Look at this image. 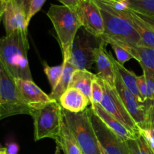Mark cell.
<instances>
[{
	"mask_svg": "<svg viewBox=\"0 0 154 154\" xmlns=\"http://www.w3.org/2000/svg\"><path fill=\"white\" fill-rule=\"evenodd\" d=\"M57 1L61 2L63 4V5L67 6V7L75 10V7L78 5L79 0H57Z\"/></svg>",
	"mask_w": 154,
	"mask_h": 154,
	"instance_id": "cell-33",
	"label": "cell"
},
{
	"mask_svg": "<svg viewBox=\"0 0 154 154\" xmlns=\"http://www.w3.org/2000/svg\"><path fill=\"white\" fill-rule=\"evenodd\" d=\"M104 91L102 88V84L100 80L98 78L95 81H93L92 84V90H91V97H90V103L91 105L94 104H100L103 99Z\"/></svg>",
	"mask_w": 154,
	"mask_h": 154,
	"instance_id": "cell-28",
	"label": "cell"
},
{
	"mask_svg": "<svg viewBox=\"0 0 154 154\" xmlns=\"http://www.w3.org/2000/svg\"><path fill=\"white\" fill-rule=\"evenodd\" d=\"M63 108L57 101L47 104L43 108L32 111L34 121V138L38 141L44 138L57 141L63 120Z\"/></svg>",
	"mask_w": 154,
	"mask_h": 154,
	"instance_id": "cell-5",
	"label": "cell"
},
{
	"mask_svg": "<svg viewBox=\"0 0 154 154\" xmlns=\"http://www.w3.org/2000/svg\"><path fill=\"white\" fill-rule=\"evenodd\" d=\"M0 109L3 118L17 114H31L21 99L15 81L0 58Z\"/></svg>",
	"mask_w": 154,
	"mask_h": 154,
	"instance_id": "cell-6",
	"label": "cell"
},
{
	"mask_svg": "<svg viewBox=\"0 0 154 154\" xmlns=\"http://www.w3.org/2000/svg\"><path fill=\"white\" fill-rule=\"evenodd\" d=\"M138 89L146 111H149L154 102V78L143 73L137 77Z\"/></svg>",
	"mask_w": 154,
	"mask_h": 154,
	"instance_id": "cell-22",
	"label": "cell"
},
{
	"mask_svg": "<svg viewBox=\"0 0 154 154\" xmlns=\"http://www.w3.org/2000/svg\"><path fill=\"white\" fill-rule=\"evenodd\" d=\"M124 10L130 19L135 29L139 35L141 46L154 49V26L144 20L129 8H125Z\"/></svg>",
	"mask_w": 154,
	"mask_h": 154,
	"instance_id": "cell-17",
	"label": "cell"
},
{
	"mask_svg": "<svg viewBox=\"0 0 154 154\" xmlns=\"http://www.w3.org/2000/svg\"><path fill=\"white\" fill-rule=\"evenodd\" d=\"M115 72L116 76L114 87H115L116 90L118 93L129 114L135 120L136 124L139 127V129H141L147 123V114L145 107L125 86L116 68Z\"/></svg>",
	"mask_w": 154,
	"mask_h": 154,
	"instance_id": "cell-11",
	"label": "cell"
},
{
	"mask_svg": "<svg viewBox=\"0 0 154 154\" xmlns=\"http://www.w3.org/2000/svg\"><path fill=\"white\" fill-rule=\"evenodd\" d=\"M113 63H114V65L115 66L117 71L120 74V78H121L122 81H123L125 86L136 97V99L141 103L143 104L142 99H141L139 89H138V82H137V77L138 76L133 72H131V71L128 70L123 65L118 63L117 61V60H115L114 58V57H113Z\"/></svg>",
	"mask_w": 154,
	"mask_h": 154,
	"instance_id": "cell-23",
	"label": "cell"
},
{
	"mask_svg": "<svg viewBox=\"0 0 154 154\" xmlns=\"http://www.w3.org/2000/svg\"><path fill=\"white\" fill-rule=\"evenodd\" d=\"M125 5L154 25V0H125Z\"/></svg>",
	"mask_w": 154,
	"mask_h": 154,
	"instance_id": "cell-21",
	"label": "cell"
},
{
	"mask_svg": "<svg viewBox=\"0 0 154 154\" xmlns=\"http://www.w3.org/2000/svg\"><path fill=\"white\" fill-rule=\"evenodd\" d=\"M103 17L105 32L101 38L108 45L113 42L123 48L141 46L139 35L124 9L119 10L105 0H94Z\"/></svg>",
	"mask_w": 154,
	"mask_h": 154,
	"instance_id": "cell-1",
	"label": "cell"
},
{
	"mask_svg": "<svg viewBox=\"0 0 154 154\" xmlns=\"http://www.w3.org/2000/svg\"><path fill=\"white\" fill-rule=\"evenodd\" d=\"M91 108L93 112L99 117V118L106 125L107 127L114 132L120 140L126 141L129 139H133L138 137L140 134H137L128 129L126 126L120 123L119 120L114 118L113 116L108 114L99 104L91 105Z\"/></svg>",
	"mask_w": 154,
	"mask_h": 154,
	"instance_id": "cell-15",
	"label": "cell"
},
{
	"mask_svg": "<svg viewBox=\"0 0 154 154\" xmlns=\"http://www.w3.org/2000/svg\"><path fill=\"white\" fill-rule=\"evenodd\" d=\"M45 2H46V0H32L28 14H27V23H28V25L29 24L32 18L41 10Z\"/></svg>",
	"mask_w": 154,
	"mask_h": 154,
	"instance_id": "cell-30",
	"label": "cell"
},
{
	"mask_svg": "<svg viewBox=\"0 0 154 154\" xmlns=\"http://www.w3.org/2000/svg\"><path fill=\"white\" fill-rule=\"evenodd\" d=\"M108 45H111V48H113L114 53H115L116 57H117V61L120 63V64L124 65V63H126V62L129 61L131 59H133V57L129 54V51L123 48L122 46L119 45L118 44L110 42H108Z\"/></svg>",
	"mask_w": 154,
	"mask_h": 154,
	"instance_id": "cell-27",
	"label": "cell"
},
{
	"mask_svg": "<svg viewBox=\"0 0 154 154\" xmlns=\"http://www.w3.org/2000/svg\"><path fill=\"white\" fill-rule=\"evenodd\" d=\"M63 63L64 64V68H63L61 78L57 84V87L54 90H51V94L49 95L51 99L58 102L62 95L66 91V90L69 88V84H70L72 75L75 71L76 70L68 60H63Z\"/></svg>",
	"mask_w": 154,
	"mask_h": 154,
	"instance_id": "cell-24",
	"label": "cell"
},
{
	"mask_svg": "<svg viewBox=\"0 0 154 154\" xmlns=\"http://www.w3.org/2000/svg\"><path fill=\"white\" fill-rule=\"evenodd\" d=\"M129 154H154L142 135L126 141Z\"/></svg>",
	"mask_w": 154,
	"mask_h": 154,
	"instance_id": "cell-25",
	"label": "cell"
},
{
	"mask_svg": "<svg viewBox=\"0 0 154 154\" xmlns=\"http://www.w3.org/2000/svg\"><path fill=\"white\" fill-rule=\"evenodd\" d=\"M152 25H153V24H152ZM153 26H154V25H153Z\"/></svg>",
	"mask_w": 154,
	"mask_h": 154,
	"instance_id": "cell-41",
	"label": "cell"
},
{
	"mask_svg": "<svg viewBox=\"0 0 154 154\" xmlns=\"http://www.w3.org/2000/svg\"><path fill=\"white\" fill-rule=\"evenodd\" d=\"M108 1L111 2H123L125 0H108Z\"/></svg>",
	"mask_w": 154,
	"mask_h": 154,
	"instance_id": "cell-39",
	"label": "cell"
},
{
	"mask_svg": "<svg viewBox=\"0 0 154 154\" xmlns=\"http://www.w3.org/2000/svg\"><path fill=\"white\" fill-rule=\"evenodd\" d=\"M43 66L44 72H45L48 81H49L51 90H53L57 87V84H58L60 78H61L62 75H63V68H64V64L62 63L61 65H59V66H50L45 62H44Z\"/></svg>",
	"mask_w": 154,
	"mask_h": 154,
	"instance_id": "cell-26",
	"label": "cell"
},
{
	"mask_svg": "<svg viewBox=\"0 0 154 154\" xmlns=\"http://www.w3.org/2000/svg\"><path fill=\"white\" fill-rule=\"evenodd\" d=\"M97 78L96 74L92 73L89 70L76 69L72 75L69 88H75L82 92L90 99L91 97L92 84Z\"/></svg>",
	"mask_w": 154,
	"mask_h": 154,
	"instance_id": "cell-19",
	"label": "cell"
},
{
	"mask_svg": "<svg viewBox=\"0 0 154 154\" xmlns=\"http://www.w3.org/2000/svg\"><path fill=\"white\" fill-rule=\"evenodd\" d=\"M140 134L145 139L154 153V123H149L140 129Z\"/></svg>",
	"mask_w": 154,
	"mask_h": 154,
	"instance_id": "cell-29",
	"label": "cell"
},
{
	"mask_svg": "<svg viewBox=\"0 0 154 154\" xmlns=\"http://www.w3.org/2000/svg\"><path fill=\"white\" fill-rule=\"evenodd\" d=\"M5 5L6 0H0V23L2 20L5 9Z\"/></svg>",
	"mask_w": 154,
	"mask_h": 154,
	"instance_id": "cell-35",
	"label": "cell"
},
{
	"mask_svg": "<svg viewBox=\"0 0 154 154\" xmlns=\"http://www.w3.org/2000/svg\"><path fill=\"white\" fill-rule=\"evenodd\" d=\"M28 32H16L0 38V58L14 78L32 81L28 61Z\"/></svg>",
	"mask_w": 154,
	"mask_h": 154,
	"instance_id": "cell-2",
	"label": "cell"
},
{
	"mask_svg": "<svg viewBox=\"0 0 154 154\" xmlns=\"http://www.w3.org/2000/svg\"><path fill=\"white\" fill-rule=\"evenodd\" d=\"M91 108V107H90ZM90 120L101 147L108 154H129L126 141L111 132L97 115L90 110Z\"/></svg>",
	"mask_w": 154,
	"mask_h": 154,
	"instance_id": "cell-10",
	"label": "cell"
},
{
	"mask_svg": "<svg viewBox=\"0 0 154 154\" xmlns=\"http://www.w3.org/2000/svg\"><path fill=\"white\" fill-rule=\"evenodd\" d=\"M11 1L13 2L19 8H20L26 14V15L28 14L29 9L30 3H31L32 0H11Z\"/></svg>",
	"mask_w": 154,
	"mask_h": 154,
	"instance_id": "cell-31",
	"label": "cell"
},
{
	"mask_svg": "<svg viewBox=\"0 0 154 154\" xmlns=\"http://www.w3.org/2000/svg\"><path fill=\"white\" fill-rule=\"evenodd\" d=\"M2 113H1V111H0V120H2Z\"/></svg>",
	"mask_w": 154,
	"mask_h": 154,
	"instance_id": "cell-40",
	"label": "cell"
},
{
	"mask_svg": "<svg viewBox=\"0 0 154 154\" xmlns=\"http://www.w3.org/2000/svg\"><path fill=\"white\" fill-rule=\"evenodd\" d=\"M90 110L87 108L79 113L63 109L66 123L76 139L83 154H101L100 146L90 120Z\"/></svg>",
	"mask_w": 154,
	"mask_h": 154,
	"instance_id": "cell-4",
	"label": "cell"
},
{
	"mask_svg": "<svg viewBox=\"0 0 154 154\" xmlns=\"http://www.w3.org/2000/svg\"><path fill=\"white\" fill-rule=\"evenodd\" d=\"M154 123V102L151 108L147 111V123Z\"/></svg>",
	"mask_w": 154,
	"mask_h": 154,
	"instance_id": "cell-34",
	"label": "cell"
},
{
	"mask_svg": "<svg viewBox=\"0 0 154 154\" xmlns=\"http://www.w3.org/2000/svg\"><path fill=\"white\" fill-rule=\"evenodd\" d=\"M133 59L136 60L142 68L143 73L154 78V49L144 46L129 47L126 48Z\"/></svg>",
	"mask_w": 154,
	"mask_h": 154,
	"instance_id": "cell-18",
	"label": "cell"
},
{
	"mask_svg": "<svg viewBox=\"0 0 154 154\" xmlns=\"http://www.w3.org/2000/svg\"><path fill=\"white\" fill-rule=\"evenodd\" d=\"M0 154H8V153H6L5 148H1V147H0Z\"/></svg>",
	"mask_w": 154,
	"mask_h": 154,
	"instance_id": "cell-37",
	"label": "cell"
},
{
	"mask_svg": "<svg viewBox=\"0 0 154 154\" xmlns=\"http://www.w3.org/2000/svg\"><path fill=\"white\" fill-rule=\"evenodd\" d=\"M2 21L6 35H10L16 32H28L26 14L11 0H6Z\"/></svg>",
	"mask_w": 154,
	"mask_h": 154,
	"instance_id": "cell-14",
	"label": "cell"
},
{
	"mask_svg": "<svg viewBox=\"0 0 154 154\" xmlns=\"http://www.w3.org/2000/svg\"><path fill=\"white\" fill-rule=\"evenodd\" d=\"M102 42L101 38L93 35L84 29V31L78 32L75 37L68 61L75 69L89 70L95 63V50Z\"/></svg>",
	"mask_w": 154,
	"mask_h": 154,
	"instance_id": "cell-7",
	"label": "cell"
},
{
	"mask_svg": "<svg viewBox=\"0 0 154 154\" xmlns=\"http://www.w3.org/2000/svg\"><path fill=\"white\" fill-rule=\"evenodd\" d=\"M59 103L63 109L72 113H79L88 108L90 99L79 90L69 88L60 98Z\"/></svg>",
	"mask_w": 154,
	"mask_h": 154,
	"instance_id": "cell-16",
	"label": "cell"
},
{
	"mask_svg": "<svg viewBox=\"0 0 154 154\" xmlns=\"http://www.w3.org/2000/svg\"><path fill=\"white\" fill-rule=\"evenodd\" d=\"M14 81L21 99L31 110V113L34 110L40 109L47 104L55 101L38 87L33 81L21 78H14Z\"/></svg>",
	"mask_w": 154,
	"mask_h": 154,
	"instance_id": "cell-12",
	"label": "cell"
},
{
	"mask_svg": "<svg viewBox=\"0 0 154 154\" xmlns=\"http://www.w3.org/2000/svg\"><path fill=\"white\" fill-rule=\"evenodd\" d=\"M56 143L60 144L64 154H83L76 139L65 121L63 116L60 135L58 140L56 141Z\"/></svg>",
	"mask_w": 154,
	"mask_h": 154,
	"instance_id": "cell-20",
	"label": "cell"
},
{
	"mask_svg": "<svg viewBox=\"0 0 154 154\" xmlns=\"http://www.w3.org/2000/svg\"><path fill=\"white\" fill-rule=\"evenodd\" d=\"M99 146H100V150H101V154H108L106 153V152L105 151V150H104L103 148H102V147H101V145L99 144Z\"/></svg>",
	"mask_w": 154,
	"mask_h": 154,
	"instance_id": "cell-38",
	"label": "cell"
},
{
	"mask_svg": "<svg viewBox=\"0 0 154 154\" xmlns=\"http://www.w3.org/2000/svg\"><path fill=\"white\" fill-rule=\"evenodd\" d=\"M99 80L104 91L103 99L99 105L105 111L123 123L128 129L135 133L140 134L139 127L126 110L115 87H111L100 78Z\"/></svg>",
	"mask_w": 154,
	"mask_h": 154,
	"instance_id": "cell-8",
	"label": "cell"
},
{
	"mask_svg": "<svg viewBox=\"0 0 154 154\" xmlns=\"http://www.w3.org/2000/svg\"><path fill=\"white\" fill-rule=\"evenodd\" d=\"M47 15L57 33L63 60H69L74 41L82 27L81 21L73 9L65 5L52 4Z\"/></svg>",
	"mask_w": 154,
	"mask_h": 154,
	"instance_id": "cell-3",
	"label": "cell"
},
{
	"mask_svg": "<svg viewBox=\"0 0 154 154\" xmlns=\"http://www.w3.org/2000/svg\"><path fill=\"white\" fill-rule=\"evenodd\" d=\"M19 145L15 142L8 143L6 147H5L6 153L8 154H17L19 151Z\"/></svg>",
	"mask_w": 154,
	"mask_h": 154,
	"instance_id": "cell-32",
	"label": "cell"
},
{
	"mask_svg": "<svg viewBox=\"0 0 154 154\" xmlns=\"http://www.w3.org/2000/svg\"><path fill=\"white\" fill-rule=\"evenodd\" d=\"M107 45L102 40L100 45L95 50V63L98 72L96 75L109 86L115 87V67L113 63V56L106 50Z\"/></svg>",
	"mask_w": 154,
	"mask_h": 154,
	"instance_id": "cell-13",
	"label": "cell"
},
{
	"mask_svg": "<svg viewBox=\"0 0 154 154\" xmlns=\"http://www.w3.org/2000/svg\"><path fill=\"white\" fill-rule=\"evenodd\" d=\"M61 147H60V144H57V147H56V150L54 154H60V151H61Z\"/></svg>",
	"mask_w": 154,
	"mask_h": 154,
	"instance_id": "cell-36",
	"label": "cell"
},
{
	"mask_svg": "<svg viewBox=\"0 0 154 154\" xmlns=\"http://www.w3.org/2000/svg\"><path fill=\"white\" fill-rule=\"evenodd\" d=\"M74 11L86 31L96 37L103 36L105 32L103 17L94 0H79Z\"/></svg>",
	"mask_w": 154,
	"mask_h": 154,
	"instance_id": "cell-9",
	"label": "cell"
}]
</instances>
